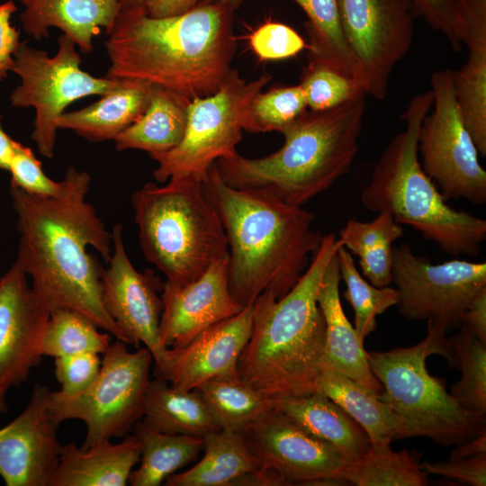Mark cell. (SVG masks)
<instances>
[{
  "instance_id": "ee69618b",
  "label": "cell",
  "mask_w": 486,
  "mask_h": 486,
  "mask_svg": "<svg viewBox=\"0 0 486 486\" xmlns=\"http://www.w3.org/2000/svg\"><path fill=\"white\" fill-rule=\"evenodd\" d=\"M421 468L428 474H437L472 486L486 485V454L447 462L424 461Z\"/></svg>"
},
{
  "instance_id": "60d3db41",
  "label": "cell",
  "mask_w": 486,
  "mask_h": 486,
  "mask_svg": "<svg viewBox=\"0 0 486 486\" xmlns=\"http://www.w3.org/2000/svg\"><path fill=\"white\" fill-rule=\"evenodd\" d=\"M8 171L11 174V187L28 194L52 196L60 190L61 183L49 178L32 149L16 140Z\"/></svg>"
},
{
  "instance_id": "9c48e42d",
  "label": "cell",
  "mask_w": 486,
  "mask_h": 486,
  "mask_svg": "<svg viewBox=\"0 0 486 486\" xmlns=\"http://www.w3.org/2000/svg\"><path fill=\"white\" fill-rule=\"evenodd\" d=\"M126 345L118 339L111 344L96 378L85 391L75 395L50 392L49 411L57 422H85L82 449L126 436L143 418L153 356L147 347L130 352Z\"/></svg>"
},
{
  "instance_id": "4316f807",
  "label": "cell",
  "mask_w": 486,
  "mask_h": 486,
  "mask_svg": "<svg viewBox=\"0 0 486 486\" xmlns=\"http://www.w3.org/2000/svg\"><path fill=\"white\" fill-rule=\"evenodd\" d=\"M203 456L189 470L171 474L166 486H230L260 468L240 432L219 429L202 436Z\"/></svg>"
},
{
  "instance_id": "e575fe53",
  "label": "cell",
  "mask_w": 486,
  "mask_h": 486,
  "mask_svg": "<svg viewBox=\"0 0 486 486\" xmlns=\"http://www.w3.org/2000/svg\"><path fill=\"white\" fill-rule=\"evenodd\" d=\"M454 367L461 379L450 389V395L464 410L486 416V343L461 325L448 338Z\"/></svg>"
},
{
  "instance_id": "ffe728a7",
  "label": "cell",
  "mask_w": 486,
  "mask_h": 486,
  "mask_svg": "<svg viewBox=\"0 0 486 486\" xmlns=\"http://www.w3.org/2000/svg\"><path fill=\"white\" fill-rule=\"evenodd\" d=\"M160 342L166 347L189 343L210 326L232 317L244 307L235 302L229 288V254L209 267L198 279L184 284L165 282Z\"/></svg>"
},
{
  "instance_id": "8fae6325",
  "label": "cell",
  "mask_w": 486,
  "mask_h": 486,
  "mask_svg": "<svg viewBox=\"0 0 486 486\" xmlns=\"http://www.w3.org/2000/svg\"><path fill=\"white\" fill-rule=\"evenodd\" d=\"M58 43V53L50 58L44 50L20 42L11 67L22 80L11 94V104L35 108L32 139L40 155L48 158L54 156L57 121L66 107L87 95H104L119 83V79L94 77L83 71L76 43L66 34L59 36Z\"/></svg>"
},
{
  "instance_id": "ac0fdd59",
  "label": "cell",
  "mask_w": 486,
  "mask_h": 486,
  "mask_svg": "<svg viewBox=\"0 0 486 486\" xmlns=\"http://www.w3.org/2000/svg\"><path fill=\"white\" fill-rule=\"evenodd\" d=\"M48 387L36 383L25 409L0 428V477L6 486H50L62 452Z\"/></svg>"
},
{
  "instance_id": "7dc6e473",
  "label": "cell",
  "mask_w": 486,
  "mask_h": 486,
  "mask_svg": "<svg viewBox=\"0 0 486 486\" xmlns=\"http://www.w3.org/2000/svg\"><path fill=\"white\" fill-rule=\"evenodd\" d=\"M200 0H144L142 7L153 18L169 17L194 8Z\"/></svg>"
},
{
  "instance_id": "f546056e",
  "label": "cell",
  "mask_w": 486,
  "mask_h": 486,
  "mask_svg": "<svg viewBox=\"0 0 486 486\" xmlns=\"http://www.w3.org/2000/svg\"><path fill=\"white\" fill-rule=\"evenodd\" d=\"M403 228L387 212L371 221L349 219L339 232L342 246L359 259L363 275L376 287L392 283V243L401 238Z\"/></svg>"
},
{
  "instance_id": "30bf717a",
  "label": "cell",
  "mask_w": 486,
  "mask_h": 486,
  "mask_svg": "<svg viewBox=\"0 0 486 486\" xmlns=\"http://www.w3.org/2000/svg\"><path fill=\"white\" fill-rule=\"evenodd\" d=\"M271 78L265 73L247 81L232 68L216 93L190 101L182 141L171 150L149 156L158 162L155 179L159 183L184 176L202 180L218 159L237 153L249 104Z\"/></svg>"
},
{
  "instance_id": "836d02e7",
  "label": "cell",
  "mask_w": 486,
  "mask_h": 486,
  "mask_svg": "<svg viewBox=\"0 0 486 486\" xmlns=\"http://www.w3.org/2000/svg\"><path fill=\"white\" fill-rule=\"evenodd\" d=\"M195 390L203 399L220 429L240 431L270 407V400L239 375L212 378Z\"/></svg>"
},
{
  "instance_id": "4fadbf2b",
  "label": "cell",
  "mask_w": 486,
  "mask_h": 486,
  "mask_svg": "<svg viewBox=\"0 0 486 486\" xmlns=\"http://www.w3.org/2000/svg\"><path fill=\"white\" fill-rule=\"evenodd\" d=\"M392 282L399 292L398 310L410 320L461 325L472 300L486 288V263L452 259L434 264L417 256L408 243L392 248Z\"/></svg>"
},
{
  "instance_id": "bcb514c9",
  "label": "cell",
  "mask_w": 486,
  "mask_h": 486,
  "mask_svg": "<svg viewBox=\"0 0 486 486\" xmlns=\"http://www.w3.org/2000/svg\"><path fill=\"white\" fill-rule=\"evenodd\" d=\"M461 325L486 343V288L472 300L461 318Z\"/></svg>"
},
{
  "instance_id": "7a4b0ae2",
  "label": "cell",
  "mask_w": 486,
  "mask_h": 486,
  "mask_svg": "<svg viewBox=\"0 0 486 486\" xmlns=\"http://www.w3.org/2000/svg\"><path fill=\"white\" fill-rule=\"evenodd\" d=\"M232 10L199 2L184 14L153 18L142 5L122 7L105 41V76L144 80L190 101L213 94L232 69Z\"/></svg>"
},
{
  "instance_id": "1f68e13d",
  "label": "cell",
  "mask_w": 486,
  "mask_h": 486,
  "mask_svg": "<svg viewBox=\"0 0 486 486\" xmlns=\"http://www.w3.org/2000/svg\"><path fill=\"white\" fill-rule=\"evenodd\" d=\"M293 1L309 18L307 49L310 58L329 65L358 82L365 90L361 69L343 36L337 0Z\"/></svg>"
},
{
  "instance_id": "ba28073f",
  "label": "cell",
  "mask_w": 486,
  "mask_h": 486,
  "mask_svg": "<svg viewBox=\"0 0 486 486\" xmlns=\"http://www.w3.org/2000/svg\"><path fill=\"white\" fill-rule=\"evenodd\" d=\"M446 328L428 321L426 337L409 347L367 352L373 374L382 385L377 396L401 421L406 438L428 437L457 446L486 431V416L469 412L446 392L445 381L431 375L427 359L438 355L454 367Z\"/></svg>"
},
{
  "instance_id": "816d5d0a",
  "label": "cell",
  "mask_w": 486,
  "mask_h": 486,
  "mask_svg": "<svg viewBox=\"0 0 486 486\" xmlns=\"http://www.w3.org/2000/svg\"><path fill=\"white\" fill-rule=\"evenodd\" d=\"M122 7L141 6L144 0H120Z\"/></svg>"
},
{
  "instance_id": "83f0119b",
  "label": "cell",
  "mask_w": 486,
  "mask_h": 486,
  "mask_svg": "<svg viewBox=\"0 0 486 486\" xmlns=\"http://www.w3.org/2000/svg\"><path fill=\"white\" fill-rule=\"evenodd\" d=\"M318 391L363 428L372 446H390L393 440L406 438L404 427L392 410L377 395L347 376L325 367Z\"/></svg>"
},
{
  "instance_id": "e0dca14e",
  "label": "cell",
  "mask_w": 486,
  "mask_h": 486,
  "mask_svg": "<svg viewBox=\"0 0 486 486\" xmlns=\"http://www.w3.org/2000/svg\"><path fill=\"white\" fill-rule=\"evenodd\" d=\"M16 260L0 277V414L10 389L26 382L41 360L50 310L29 285Z\"/></svg>"
},
{
  "instance_id": "681fc988",
  "label": "cell",
  "mask_w": 486,
  "mask_h": 486,
  "mask_svg": "<svg viewBox=\"0 0 486 486\" xmlns=\"http://www.w3.org/2000/svg\"><path fill=\"white\" fill-rule=\"evenodd\" d=\"M15 140L6 134L1 125L0 114V169L7 170L14 153Z\"/></svg>"
},
{
  "instance_id": "c3c4849f",
  "label": "cell",
  "mask_w": 486,
  "mask_h": 486,
  "mask_svg": "<svg viewBox=\"0 0 486 486\" xmlns=\"http://www.w3.org/2000/svg\"><path fill=\"white\" fill-rule=\"evenodd\" d=\"M455 446L451 451L449 460H459L486 454V431Z\"/></svg>"
},
{
  "instance_id": "277c9868",
  "label": "cell",
  "mask_w": 486,
  "mask_h": 486,
  "mask_svg": "<svg viewBox=\"0 0 486 486\" xmlns=\"http://www.w3.org/2000/svg\"><path fill=\"white\" fill-rule=\"evenodd\" d=\"M342 246L333 233L295 285L281 299L262 292L252 303L251 333L238 362L239 377L267 398L318 391L326 367V329L317 302L322 276Z\"/></svg>"
},
{
  "instance_id": "d6986e66",
  "label": "cell",
  "mask_w": 486,
  "mask_h": 486,
  "mask_svg": "<svg viewBox=\"0 0 486 486\" xmlns=\"http://www.w3.org/2000/svg\"><path fill=\"white\" fill-rule=\"evenodd\" d=\"M252 304L202 330L189 343L166 347L154 375L171 386L194 390L219 376L238 375V362L251 333Z\"/></svg>"
},
{
  "instance_id": "f907efd6",
  "label": "cell",
  "mask_w": 486,
  "mask_h": 486,
  "mask_svg": "<svg viewBox=\"0 0 486 486\" xmlns=\"http://www.w3.org/2000/svg\"><path fill=\"white\" fill-rule=\"evenodd\" d=\"M200 2H204V3L218 2V3L223 4L225 5H229V6H231L233 8H235L236 5L238 4L241 2V0H200Z\"/></svg>"
},
{
  "instance_id": "7c38bea8",
  "label": "cell",
  "mask_w": 486,
  "mask_h": 486,
  "mask_svg": "<svg viewBox=\"0 0 486 486\" xmlns=\"http://www.w3.org/2000/svg\"><path fill=\"white\" fill-rule=\"evenodd\" d=\"M432 112L422 121L418 139L420 165L443 198L486 202V172L461 116L454 90L452 69L432 73Z\"/></svg>"
},
{
  "instance_id": "3957f363",
  "label": "cell",
  "mask_w": 486,
  "mask_h": 486,
  "mask_svg": "<svg viewBox=\"0 0 486 486\" xmlns=\"http://www.w3.org/2000/svg\"><path fill=\"white\" fill-rule=\"evenodd\" d=\"M221 220L229 246V288L242 307L262 292L276 300L299 281L323 235L315 215L270 194L235 188L220 176L216 162L202 180Z\"/></svg>"
},
{
  "instance_id": "7bdbcfd3",
  "label": "cell",
  "mask_w": 486,
  "mask_h": 486,
  "mask_svg": "<svg viewBox=\"0 0 486 486\" xmlns=\"http://www.w3.org/2000/svg\"><path fill=\"white\" fill-rule=\"evenodd\" d=\"M414 10L428 25L441 32L454 50L462 48L457 0H412Z\"/></svg>"
},
{
  "instance_id": "603a6c76",
  "label": "cell",
  "mask_w": 486,
  "mask_h": 486,
  "mask_svg": "<svg viewBox=\"0 0 486 486\" xmlns=\"http://www.w3.org/2000/svg\"><path fill=\"white\" fill-rule=\"evenodd\" d=\"M269 400L272 408L308 434L332 446L348 464L365 454L371 446L363 428L320 391Z\"/></svg>"
},
{
  "instance_id": "f1b7e54d",
  "label": "cell",
  "mask_w": 486,
  "mask_h": 486,
  "mask_svg": "<svg viewBox=\"0 0 486 486\" xmlns=\"http://www.w3.org/2000/svg\"><path fill=\"white\" fill-rule=\"evenodd\" d=\"M142 420L152 428L170 435L202 437L220 429L195 389L176 388L159 378L149 380Z\"/></svg>"
},
{
  "instance_id": "5bb4252c",
  "label": "cell",
  "mask_w": 486,
  "mask_h": 486,
  "mask_svg": "<svg viewBox=\"0 0 486 486\" xmlns=\"http://www.w3.org/2000/svg\"><path fill=\"white\" fill-rule=\"evenodd\" d=\"M346 45L367 95L383 100L394 67L413 40L412 0H337Z\"/></svg>"
},
{
  "instance_id": "2e32d148",
  "label": "cell",
  "mask_w": 486,
  "mask_h": 486,
  "mask_svg": "<svg viewBox=\"0 0 486 486\" xmlns=\"http://www.w3.org/2000/svg\"><path fill=\"white\" fill-rule=\"evenodd\" d=\"M112 252L102 278L103 303L123 334L126 343H143L160 362L166 346L160 342L159 322L163 310L161 294L165 282L151 269L139 272L125 250L122 225L113 226Z\"/></svg>"
},
{
  "instance_id": "484cf974",
  "label": "cell",
  "mask_w": 486,
  "mask_h": 486,
  "mask_svg": "<svg viewBox=\"0 0 486 486\" xmlns=\"http://www.w3.org/2000/svg\"><path fill=\"white\" fill-rule=\"evenodd\" d=\"M189 103L184 96L152 84L145 112L114 139L117 150L140 149L150 156L176 148L184 136Z\"/></svg>"
},
{
  "instance_id": "44dd1931",
  "label": "cell",
  "mask_w": 486,
  "mask_h": 486,
  "mask_svg": "<svg viewBox=\"0 0 486 486\" xmlns=\"http://www.w3.org/2000/svg\"><path fill=\"white\" fill-rule=\"evenodd\" d=\"M340 279L336 253L326 267L317 294V302L325 321V365L378 396L382 385L370 369L363 341L344 312L339 298Z\"/></svg>"
},
{
  "instance_id": "7402d4cb",
  "label": "cell",
  "mask_w": 486,
  "mask_h": 486,
  "mask_svg": "<svg viewBox=\"0 0 486 486\" xmlns=\"http://www.w3.org/2000/svg\"><path fill=\"white\" fill-rule=\"evenodd\" d=\"M24 9L20 19L24 32L36 40L49 37L57 27L88 54L93 37L101 28L106 34L113 27L122 9L120 0H19Z\"/></svg>"
},
{
  "instance_id": "b9f144b4",
  "label": "cell",
  "mask_w": 486,
  "mask_h": 486,
  "mask_svg": "<svg viewBox=\"0 0 486 486\" xmlns=\"http://www.w3.org/2000/svg\"><path fill=\"white\" fill-rule=\"evenodd\" d=\"M102 361L98 354L78 353L55 358V377L59 382V392L75 395L90 386L96 378Z\"/></svg>"
},
{
  "instance_id": "8d00e7d4",
  "label": "cell",
  "mask_w": 486,
  "mask_h": 486,
  "mask_svg": "<svg viewBox=\"0 0 486 486\" xmlns=\"http://www.w3.org/2000/svg\"><path fill=\"white\" fill-rule=\"evenodd\" d=\"M340 278L346 290L343 297L355 312V330L359 338H364L376 329V317L397 305L399 292L396 288L376 287L368 283L358 272L350 252L343 246L337 251Z\"/></svg>"
},
{
  "instance_id": "ab89813d",
  "label": "cell",
  "mask_w": 486,
  "mask_h": 486,
  "mask_svg": "<svg viewBox=\"0 0 486 486\" xmlns=\"http://www.w3.org/2000/svg\"><path fill=\"white\" fill-rule=\"evenodd\" d=\"M249 43L256 55L263 60L288 58L308 48L295 30L275 22H267L255 30L249 36Z\"/></svg>"
},
{
  "instance_id": "74e56055",
  "label": "cell",
  "mask_w": 486,
  "mask_h": 486,
  "mask_svg": "<svg viewBox=\"0 0 486 486\" xmlns=\"http://www.w3.org/2000/svg\"><path fill=\"white\" fill-rule=\"evenodd\" d=\"M308 110L302 86H282L257 93L251 100L244 122L250 133L279 131Z\"/></svg>"
},
{
  "instance_id": "4dcf8cb0",
  "label": "cell",
  "mask_w": 486,
  "mask_h": 486,
  "mask_svg": "<svg viewBox=\"0 0 486 486\" xmlns=\"http://www.w3.org/2000/svg\"><path fill=\"white\" fill-rule=\"evenodd\" d=\"M133 434L141 446L140 466L131 471L132 486H158L178 469L194 462L203 447L202 436L170 435L139 420Z\"/></svg>"
},
{
  "instance_id": "d4e9b609",
  "label": "cell",
  "mask_w": 486,
  "mask_h": 486,
  "mask_svg": "<svg viewBox=\"0 0 486 486\" xmlns=\"http://www.w3.org/2000/svg\"><path fill=\"white\" fill-rule=\"evenodd\" d=\"M152 84L120 78L118 85L102 98L77 111L64 112L58 129H69L93 142L114 139L135 122L147 110Z\"/></svg>"
},
{
  "instance_id": "5b68a950",
  "label": "cell",
  "mask_w": 486,
  "mask_h": 486,
  "mask_svg": "<svg viewBox=\"0 0 486 486\" xmlns=\"http://www.w3.org/2000/svg\"><path fill=\"white\" fill-rule=\"evenodd\" d=\"M365 97L327 110H307L282 130L284 143L278 150L257 158L238 152L220 158V176L232 187L302 206L351 168L359 150Z\"/></svg>"
},
{
  "instance_id": "cb8c5ba5",
  "label": "cell",
  "mask_w": 486,
  "mask_h": 486,
  "mask_svg": "<svg viewBox=\"0 0 486 486\" xmlns=\"http://www.w3.org/2000/svg\"><path fill=\"white\" fill-rule=\"evenodd\" d=\"M140 456L141 446L135 434L118 444L110 440L87 449L68 443L62 446L50 486H124Z\"/></svg>"
},
{
  "instance_id": "d6a6232c",
  "label": "cell",
  "mask_w": 486,
  "mask_h": 486,
  "mask_svg": "<svg viewBox=\"0 0 486 486\" xmlns=\"http://www.w3.org/2000/svg\"><path fill=\"white\" fill-rule=\"evenodd\" d=\"M421 456L415 450L395 452L390 446L371 445L346 465L344 479L356 486H426L428 473L421 468Z\"/></svg>"
},
{
  "instance_id": "8992f818",
  "label": "cell",
  "mask_w": 486,
  "mask_h": 486,
  "mask_svg": "<svg viewBox=\"0 0 486 486\" xmlns=\"http://www.w3.org/2000/svg\"><path fill=\"white\" fill-rule=\"evenodd\" d=\"M432 104L431 90L410 100L401 116L405 128L376 162L361 202L370 212L391 213L450 256H476L486 239V220L447 204L419 162L418 132Z\"/></svg>"
},
{
  "instance_id": "9a60e30c",
  "label": "cell",
  "mask_w": 486,
  "mask_h": 486,
  "mask_svg": "<svg viewBox=\"0 0 486 486\" xmlns=\"http://www.w3.org/2000/svg\"><path fill=\"white\" fill-rule=\"evenodd\" d=\"M239 432L260 467L276 472L286 485L347 483L342 454L272 407Z\"/></svg>"
},
{
  "instance_id": "f35d334b",
  "label": "cell",
  "mask_w": 486,
  "mask_h": 486,
  "mask_svg": "<svg viewBox=\"0 0 486 486\" xmlns=\"http://www.w3.org/2000/svg\"><path fill=\"white\" fill-rule=\"evenodd\" d=\"M300 86L311 111L330 109L359 96H367L358 82L314 58H309L303 68Z\"/></svg>"
},
{
  "instance_id": "f6af8a7d",
  "label": "cell",
  "mask_w": 486,
  "mask_h": 486,
  "mask_svg": "<svg viewBox=\"0 0 486 486\" xmlns=\"http://www.w3.org/2000/svg\"><path fill=\"white\" fill-rule=\"evenodd\" d=\"M15 11L13 1L0 4V80L4 79L11 71L13 56L20 44V32L11 22Z\"/></svg>"
},
{
  "instance_id": "6da1fadb",
  "label": "cell",
  "mask_w": 486,
  "mask_h": 486,
  "mask_svg": "<svg viewBox=\"0 0 486 486\" xmlns=\"http://www.w3.org/2000/svg\"><path fill=\"white\" fill-rule=\"evenodd\" d=\"M60 183L52 196L11 187L20 233L17 261L50 311L76 310L126 343L103 303L104 269L87 251L92 247L106 265L112 252L111 232L86 200L91 177L70 166Z\"/></svg>"
},
{
  "instance_id": "52a82bcc",
  "label": "cell",
  "mask_w": 486,
  "mask_h": 486,
  "mask_svg": "<svg viewBox=\"0 0 486 486\" xmlns=\"http://www.w3.org/2000/svg\"><path fill=\"white\" fill-rule=\"evenodd\" d=\"M145 258L166 277L184 285L229 254L223 225L196 176L147 183L131 195Z\"/></svg>"
},
{
  "instance_id": "d590c367",
  "label": "cell",
  "mask_w": 486,
  "mask_h": 486,
  "mask_svg": "<svg viewBox=\"0 0 486 486\" xmlns=\"http://www.w3.org/2000/svg\"><path fill=\"white\" fill-rule=\"evenodd\" d=\"M111 346V334L82 313L66 308L50 311L45 328L42 356L59 357L78 353L104 354Z\"/></svg>"
}]
</instances>
